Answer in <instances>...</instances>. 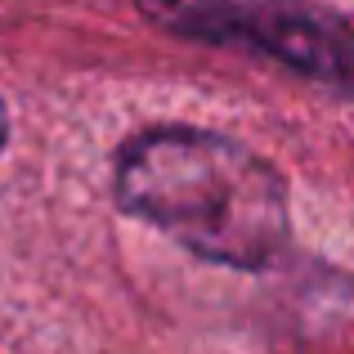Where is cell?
I'll use <instances>...</instances> for the list:
<instances>
[{
    "label": "cell",
    "mask_w": 354,
    "mask_h": 354,
    "mask_svg": "<svg viewBox=\"0 0 354 354\" xmlns=\"http://www.w3.org/2000/svg\"><path fill=\"white\" fill-rule=\"evenodd\" d=\"M117 198L193 256L260 269L287 242V189L278 171L211 130H148L117 157Z\"/></svg>",
    "instance_id": "obj_1"
},
{
    "label": "cell",
    "mask_w": 354,
    "mask_h": 354,
    "mask_svg": "<svg viewBox=\"0 0 354 354\" xmlns=\"http://www.w3.org/2000/svg\"><path fill=\"white\" fill-rule=\"evenodd\" d=\"M148 23L211 45H251L323 81L354 77V32L305 0H135Z\"/></svg>",
    "instance_id": "obj_2"
},
{
    "label": "cell",
    "mask_w": 354,
    "mask_h": 354,
    "mask_svg": "<svg viewBox=\"0 0 354 354\" xmlns=\"http://www.w3.org/2000/svg\"><path fill=\"white\" fill-rule=\"evenodd\" d=\"M5 135H9V113H5V104H0V148H5Z\"/></svg>",
    "instance_id": "obj_3"
}]
</instances>
